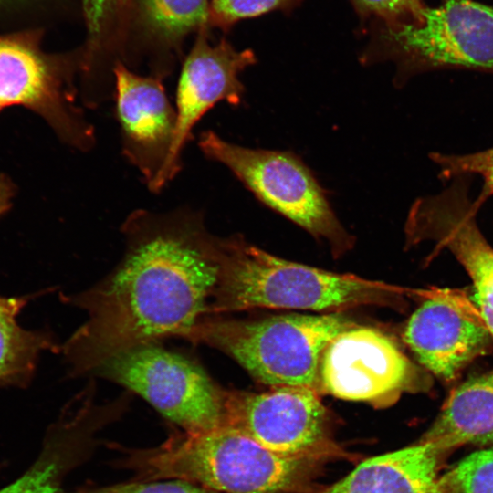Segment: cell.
Returning a JSON list of instances; mask_svg holds the SVG:
<instances>
[{"label":"cell","mask_w":493,"mask_h":493,"mask_svg":"<svg viewBox=\"0 0 493 493\" xmlns=\"http://www.w3.org/2000/svg\"><path fill=\"white\" fill-rule=\"evenodd\" d=\"M123 255L99 282L66 301L84 323L60 347L71 376L91 374L112 355L164 338H184L208 315L223 237L199 209H136L121 226Z\"/></svg>","instance_id":"6da1fadb"},{"label":"cell","mask_w":493,"mask_h":493,"mask_svg":"<svg viewBox=\"0 0 493 493\" xmlns=\"http://www.w3.org/2000/svg\"><path fill=\"white\" fill-rule=\"evenodd\" d=\"M114 466L131 480L178 479L218 493H310L324 462L277 454L228 425L177 431L156 446L117 445Z\"/></svg>","instance_id":"7a4b0ae2"},{"label":"cell","mask_w":493,"mask_h":493,"mask_svg":"<svg viewBox=\"0 0 493 493\" xmlns=\"http://www.w3.org/2000/svg\"><path fill=\"white\" fill-rule=\"evenodd\" d=\"M399 289L271 255L235 235L223 237L207 316L256 308L339 312L391 304Z\"/></svg>","instance_id":"3957f363"},{"label":"cell","mask_w":493,"mask_h":493,"mask_svg":"<svg viewBox=\"0 0 493 493\" xmlns=\"http://www.w3.org/2000/svg\"><path fill=\"white\" fill-rule=\"evenodd\" d=\"M355 325L340 312L286 314L260 320L206 316L184 339L235 360L258 383L319 393V366L328 343Z\"/></svg>","instance_id":"277c9868"},{"label":"cell","mask_w":493,"mask_h":493,"mask_svg":"<svg viewBox=\"0 0 493 493\" xmlns=\"http://www.w3.org/2000/svg\"><path fill=\"white\" fill-rule=\"evenodd\" d=\"M198 147L263 205L324 241L334 256L352 247L354 238L338 219L326 190L294 152L242 146L211 130L200 133Z\"/></svg>","instance_id":"5b68a950"},{"label":"cell","mask_w":493,"mask_h":493,"mask_svg":"<svg viewBox=\"0 0 493 493\" xmlns=\"http://www.w3.org/2000/svg\"><path fill=\"white\" fill-rule=\"evenodd\" d=\"M41 34L25 30L0 34V112L22 106L39 115L68 147L87 152L96 145L94 126L79 100L76 77L83 53L43 51Z\"/></svg>","instance_id":"8992f818"},{"label":"cell","mask_w":493,"mask_h":493,"mask_svg":"<svg viewBox=\"0 0 493 493\" xmlns=\"http://www.w3.org/2000/svg\"><path fill=\"white\" fill-rule=\"evenodd\" d=\"M91 374L138 394L182 431L206 432L224 424L226 390L199 362L159 342L120 351Z\"/></svg>","instance_id":"52a82bcc"},{"label":"cell","mask_w":493,"mask_h":493,"mask_svg":"<svg viewBox=\"0 0 493 493\" xmlns=\"http://www.w3.org/2000/svg\"><path fill=\"white\" fill-rule=\"evenodd\" d=\"M282 456L325 462L349 457L334 440L320 393L299 387L265 393L226 390L224 424Z\"/></svg>","instance_id":"ba28073f"},{"label":"cell","mask_w":493,"mask_h":493,"mask_svg":"<svg viewBox=\"0 0 493 493\" xmlns=\"http://www.w3.org/2000/svg\"><path fill=\"white\" fill-rule=\"evenodd\" d=\"M114 117L121 153L150 192L159 194L180 171L173 163L177 126L163 79L141 75L119 62L114 70Z\"/></svg>","instance_id":"9c48e42d"},{"label":"cell","mask_w":493,"mask_h":493,"mask_svg":"<svg viewBox=\"0 0 493 493\" xmlns=\"http://www.w3.org/2000/svg\"><path fill=\"white\" fill-rule=\"evenodd\" d=\"M319 393L386 405L419 384L415 366L381 330L353 325L326 346L319 366Z\"/></svg>","instance_id":"30bf717a"},{"label":"cell","mask_w":493,"mask_h":493,"mask_svg":"<svg viewBox=\"0 0 493 493\" xmlns=\"http://www.w3.org/2000/svg\"><path fill=\"white\" fill-rule=\"evenodd\" d=\"M386 39L412 69L493 70V8L472 0L425 7L419 21L389 26Z\"/></svg>","instance_id":"8fae6325"},{"label":"cell","mask_w":493,"mask_h":493,"mask_svg":"<svg viewBox=\"0 0 493 493\" xmlns=\"http://www.w3.org/2000/svg\"><path fill=\"white\" fill-rule=\"evenodd\" d=\"M478 206L464 175L456 176L441 193L413 203L404 232L407 245L429 240L448 249L470 277L478 307L493 309V247L477 225Z\"/></svg>","instance_id":"7c38bea8"},{"label":"cell","mask_w":493,"mask_h":493,"mask_svg":"<svg viewBox=\"0 0 493 493\" xmlns=\"http://www.w3.org/2000/svg\"><path fill=\"white\" fill-rule=\"evenodd\" d=\"M490 339L478 309L449 292L426 299L404 331V341L418 362L445 381L453 380L481 354Z\"/></svg>","instance_id":"4fadbf2b"},{"label":"cell","mask_w":493,"mask_h":493,"mask_svg":"<svg viewBox=\"0 0 493 493\" xmlns=\"http://www.w3.org/2000/svg\"><path fill=\"white\" fill-rule=\"evenodd\" d=\"M256 63L252 50H237L226 40L211 45L204 34L184 61L175 91L177 126L173 163L181 172L183 152L193 130L208 110L225 101L239 106L246 91L240 74Z\"/></svg>","instance_id":"5bb4252c"},{"label":"cell","mask_w":493,"mask_h":493,"mask_svg":"<svg viewBox=\"0 0 493 493\" xmlns=\"http://www.w3.org/2000/svg\"><path fill=\"white\" fill-rule=\"evenodd\" d=\"M440 456L433 446L419 440L362 461L344 477L317 493H439Z\"/></svg>","instance_id":"9a60e30c"},{"label":"cell","mask_w":493,"mask_h":493,"mask_svg":"<svg viewBox=\"0 0 493 493\" xmlns=\"http://www.w3.org/2000/svg\"><path fill=\"white\" fill-rule=\"evenodd\" d=\"M420 441L440 455L467 444L493 443V370L458 385Z\"/></svg>","instance_id":"2e32d148"},{"label":"cell","mask_w":493,"mask_h":493,"mask_svg":"<svg viewBox=\"0 0 493 493\" xmlns=\"http://www.w3.org/2000/svg\"><path fill=\"white\" fill-rule=\"evenodd\" d=\"M29 297H0V386H26L32 380L39 355L60 347L46 331L23 329L16 317Z\"/></svg>","instance_id":"e0dca14e"},{"label":"cell","mask_w":493,"mask_h":493,"mask_svg":"<svg viewBox=\"0 0 493 493\" xmlns=\"http://www.w3.org/2000/svg\"><path fill=\"white\" fill-rule=\"evenodd\" d=\"M88 29V43L83 52L80 74L89 89H102L113 79L110 54L116 52L114 24L122 15L128 0H82Z\"/></svg>","instance_id":"ac0fdd59"},{"label":"cell","mask_w":493,"mask_h":493,"mask_svg":"<svg viewBox=\"0 0 493 493\" xmlns=\"http://www.w3.org/2000/svg\"><path fill=\"white\" fill-rule=\"evenodd\" d=\"M141 5L151 29L170 46L204 26L210 16L208 0H141Z\"/></svg>","instance_id":"d6986e66"},{"label":"cell","mask_w":493,"mask_h":493,"mask_svg":"<svg viewBox=\"0 0 493 493\" xmlns=\"http://www.w3.org/2000/svg\"><path fill=\"white\" fill-rule=\"evenodd\" d=\"M79 463L67 445L49 441L37 461L13 483L2 488L0 493H62L63 476Z\"/></svg>","instance_id":"ffe728a7"},{"label":"cell","mask_w":493,"mask_h":493,"mask_svg":"<svg viewBox=\"0 0 493 493\" xmlns=\"http://www.w3.org/2000/svg\"><path fill=\"white\" fill-rule=\"evenodd\" d=\"M439 493H493V448L475 452L438 478Z\"/></svg>","instance_id":"44dd1931"},{"label":"cell","mask_w":493,"mask_h":493,"mask_svg":"<svg viewBox=\"0 0 493 493\" xmlns=\"http://www.w3.org/2000/svg\"><path fill=\"white\" fill-rule=\"evenodd\" d=\"M429 157L440 167L443 178H455L467 173L480 174L484 183L475 201L478 205L493 195V147L464 155L432 152Z\"/></svg>","instance_id":"7402d4cb"},{"label":"cell","mask_w":493,"mask_h":493,"mask_svg":"<svg viewBox=\"0 0 493 493\" xmlns=\"http://www.w3.org/2000/svg\"><path fill=\"white\" fill-rule=\"evenodd\" d=\"M63 493H218L201 486L178 479L166 481H139L129 480L124 483L100 486L85 487L75 491Z\"/></svg>","instance_id":"603a6c76"},{"label":"cell","mask_w":493,"mask_h":493,"mask_svg":"<svg viewBox=\"0 0 493 493\" xmlns=\"http://www.w3.org/2000/svg\"><path fill=\"white\" fill-rule=\"evenodd\" d=\"M295 0H212L210 16L220 24L254 17Z\"/></svg>","instance_id":"cb8c5ba5"},{"label":"cell","mask_w":493,"mask_h":493,"mask_svg":"<svg viewBox=\"0 0 493 493\" xmlns=\"http://www.w3.org/2000/svg\"><path fill=\"white\" fill-rule=\"evenodd\" d=\"M364 10L392 25L417 22L425 6L421 0H355Z\"/></svg>","instance_id":"d4e9b609"},{"label":"cell","mask_w":493,"mask_h":493,"mask_svg":"<svg viewBox=\"0 0 493 493\" xmlns=\"http://www.w3.org/2000/svg\"><path fill=\"white\" fill-rule=\"evenodd\" d=\"M16 187L11 179L5 174H0V216L11 207Z\"/></svg>","instance_id":"484cf974"},{"label":"cell","mask_w":493,"mask_h":493,"mask_svg":"<svg viewBox=\"0 0 493 493\" xmlns=\"http://www.w3.org/2000/svg\"><path fill=\"white\" fill-rule=\"evenodd\" d=\"M477 309L493 340V309L485 307H478Z\"/></svg>","instance_id":"4316f807"},{"label":"cell","mask_w":493,"mask_h":493,"mask_svg":"<svg viewBox=\"0 0 493 493\" xmlns=\"http://www.w3.org/2000/svg\"><path fill=\"white\" fill-rule=\"evenodd\" d=\"M31 0H0V11L20 7Z\"/></svg>","instance_id":"83f0119b"}]
</instances>
